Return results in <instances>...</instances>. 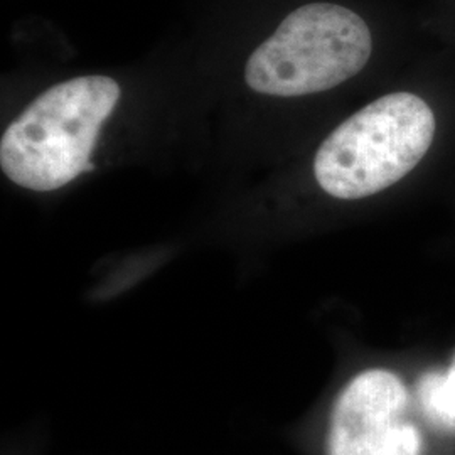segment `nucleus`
<instances>
[{
  "label": "nucleus",
  "instance_id": "nucleus-1",
  "mask_svg": "<svg viewBox=\"0 0 455 455\" xmlns=\"http://www.w3.org/2000/svg\"><path fill=\"white\" fill-rule=\"evenodd\" d=\"M118 98V83L101 75L49 88L4 132V174L20 188L49 193L92 171L98 133Z\"/></svg>",
  "mask_w": 455,
  "mask_h": 455
},
{
  "label": "nucleus",
  "instance_id": "nucleus-4",
  "mask_svg": "<svg viewBox=\"0 0 455 455\" xmlns=\"http://www.w3.org/2000/svg\"><path fill=\"white\" fill-rule=\"evenodd\" d=\"M324 449L325 455H422L402 378L387 368L351 376L332 402Z\"/></svg>",
  "mask_w": 455,
  "mask_h": 455
},
{
  "label": "nucleus",
  "instance_id": "nucleus-2",
  "mask_svg": "<svg viewBox=\"0 0 455 455\" xmlns=\"http://www.w3.org/2000/svg\"><path fill=\"white\" fill-rule=\"evenodd\" d=\"M435 115L423 98L390 93L351 115L314 159L323 191L338 199L378 195L403 180L434 142Z\"/></svg>",
  "mask_w": 455,
  "mask_h": 455
},
{
  "label": "nucleus",
  "instance_id": "nucleus-3",
  "mask_svg": "<svg viewBox=\"0 0 455 455\" xmlns=\"http://www.w3.org/2000/svg\"><path fill=\"white\" fill-rule=\"evenodd\" d=\"M371 51L370 28L356 12L338 4H307L253 51L244 80L270 97L321 93L356 76Z\"/></svg>",
  "mask_w": 455,
  "mask_h": 455
},
{
  "label": "nucleus",
  "instance_id": "nucleus-5",
  "mask_svg": "<svg viewBox=\"0 0 455 455\" xmlns=\"http://www.w3.org/2000/svg\"><path fill=\"white\" fill-rule=\"evenodd\" d=\"M417 395L432 422L455 430V356L447 370L425 374Z\"/></svg>",
  "mask_w": 455,
  "mask_h": 455
}]
</instances>
